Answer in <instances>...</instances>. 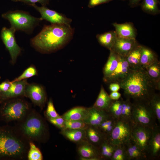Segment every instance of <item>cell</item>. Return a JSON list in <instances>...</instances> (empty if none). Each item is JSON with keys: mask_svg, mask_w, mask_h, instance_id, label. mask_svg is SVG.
<instances>
[{"mask_svg": "<svg viewBox=\"0 0 160 160\" xmlns=\"http://www.w3.org/2000/svg\"><path fill=\"white\" fill-rule=\"evenodd\" d=\"M74 30L64 24L45 25L41 31L31 39L32 46L39 52L48 53L63 48L72 38Z\"/></svg>", "mask_w": 160, "mask_h": 160, "instance_id": "1", "label": "cell"}, {"mask_svg": "<svg viewBox=\"0 0 160 160\" xmlns=\"http://www.w3.org/2000/svg\"><path fill=\"white\" fill-rule=\"evenodd\" d=\"M119 84L126 98L148 103L156 90L146 69L142 67L133 69Z\"/></svg>", "mask_w": 160, "mask_h": 160, "instance_id": "2", "label": "cell"}, {"mask_svg": "<svg viewBox=\"0 0 160 160\" xmlns=\"http://www.w3.org/2000/svg\"><path fill=\"white\" fill-rule=\"evenodd\" d=\"M2 17L9 22L11 27L15 31H21L29 34L43 20L41 17H34L27 12L19 10L7 12Z\"/></svg>", "mask_w": 160, "mask_h": 160, "instance_id": "3", "label": "cell"}, {"mask_svg": "<svg viewBox=\"0 0 160 160\" xmlns=\"http://www.w3.org/2000/svg\"><path fill=\"white\" fill-rule=\"evenodd\" d=\"M24 148L20 139L5 128L0 127V159L20 156Z\"/></svg>", "mask_w": 160, "mask_h": 160, "instance_id": "4", "label": "cell"}, {"mask_svg": "<svg viewBox=\"0 0 160 160\" xmlns=\"http://www.w3.org/2000/svg\"><path fill=\"white\" fill-rule=\"evenodd\" d=\"M156 120V117L148 103L133 101L132 120L134 124L153 128L157 124Z\"/></svg>", "mask_w": 160, "mask_h": 160, "instance_id": "5", "label": "cell"}, {"mask_svg": "<svg viewBox=\"0 0 160 160\" xmlns=\"http://www.w3.org/2000/svg\"><path fill=\"white\" fill-rule=\"evenodd\" d=\"M29 109L28 103L23 99H16L5 102L0 108V114L5 121L21 119Z\"/></svg>", "mask_w": 160, "mask_h": 160, "instance_id": "6", "label": "cell"}, {"mask_svg": "<svg viewBox=\"0 0 160 160\" xmlns=\"http://www.w3.org/2000/svg\"><path fill=\"white\" fill-rule=\"evenodd\" d=\"M133 124L131 121L118 120L108 139L115 145H124L130 139Z\"/></svg>", "mask_w": 160, "mask_h": 160, "instance_id": "7", "label": "cell"}, {"mask_svg": "<svg viewBox=\"0 0 160 160\" xmlns=\"http://www.w3.org/2000/svg\"><path fill=\"white\" fill-rule=\"evenodd\" d=\"M153 128L134 123L132 128L131 139L146 156L148 144Z\"/></svg>", "mask_w": 160, "mask_h": 160, "instance_id": "8", "label": "cell"}, {"mask_svg": "<svg viewBox=\"0 0 160 160\" xmlns=\"http://www.w3.org/2000/svg\"><path fill=\"white\" fill-rule=\"evenodd\" d=\"M15 31L10 27H3L1 31V37L6 49L9 51L13 64L16 62L21 49L17 44L15 36Z\"/></svg>", "mask_w": 160, "mask_h": 160, "instance_id": "9", "label": "cell"}, {"mask_svg": "<svg viewBox=\"0 0 160 160\" xmlns=\"http://www.w3.org/2000/svg\"><path fill=\"white\" fill-rule=\"evenodd\" d=\"M23 132L28 137L37 139L44 133L45 127L41 119L34 115L29 116L22 126Z\"/></svg>", "mask_w": 160, "mask_h": 160, "instance_id": "10", "label": "cell"}, {"mask_svg": "<svg viewBox=\"0 0 160 160\" xmlns=\"http://www.w3.org/2000/svg\"><path fill=\"white\" fill-rule=\"evenodd\" d=\"M33 7L41 15L42 19L46 20L52 24H64L71 25L72 20L63 14L50 9L46 6L38 7L35 4L30 5Z\"/></svg>", "mask_w": 160, "mask_h": 160, "instance_id": "11", "label": "cell"}, {"mask_svg": "<svg viewBox=\"0 0 160 160\" xmlns=\"http://www.w3.org/2000/svg\"><path fill=\"white\" fill-rule=\"evenodd\" d=\"M133 69L127 62L126 57L120 56L115 69L109 76L103 80L106 83H116L119 84L128 76Z\"/></svg>", "mask_w": 160, "mask_h": 160, "instance_id": "12", "label": "cell"}, {"mask_svg": "<svg viewBox=\"0 0 160 160\" xmlns=\"http://www.w3.org/2000/svg\"><path fill=\"white\" fill-rule=\"evenodd\" d=\"M24 95L29 98L36 105L42 107L45 103L46 95L41 85L36 83H28L25 87Z\"/></svg>", "mask_w": 160, "mask_h": 160, "instance_id": "13", "label": "cell"}, {"mask_svg": "<svg viewBox=\"0 0 160 160\" xmlns=\"http://www.w3.org/2000/svg\"><path fill=\"white\" fill-rule=\"evenodd\" d=\"M160 129L157 124L152 129V133L147 145V156L148 159L155 160L160 157Z\"/></svg>", "mask_w": 160, "mask_h": 160, "instance_id": "14", "label": "cell"}, {"mask_svg": "<svg viewBox=\"0 0 160 160\" xmlns=\"http://www.w3.org/2000/svg\"><path fill=\"white\" fill-rule=\"evenodd\" d=\"M137 44L135 39L118 37L110 50L112 51L120 56L126 57Z\"/></svg>", "mask_w": 160, "mask_h": 160, "instance_id": "15", "label": "cell"}, {"mask_svg": "<svg viewBox=\"0 0 160 160\" xmlns=\"http://www.w3.org/2000/svg\"><path fill=\"white\" fill-rule=\"evenodd\" d=\"M11 82V86L7 91L0 93L2 101L24 95L25 88L28 83L26 79Z\"/></svg>", "mask_w": 160, "mask_h": 160, "instance_id": "16", "label": "cell"}, {"mask_svg": "<svg viewBox=\"0 0 160 160\" xmlns=\"http://www.w3.org/2000/svg\"><path fill=\"white\" fill-rule=\"evenodd\" d=\"M81 142L78 147V151L82 159L91 160L101 159L98 148L89 142Z\"/></svg>", "mask_w": 160, "mask_h": 160, "instance_id": "17", "label": "cell"}, {"mask_svg": "<svg viewBox=\"0 0 160 160\" xmlns=\"http://www.w3.org/2000/svg\"><path fill=\"white\" fill-rule=\"evenodd\" d=\"M85 130L86 137L89 142L97 148L108 139L106 135L98 127L89 126Z\"/></svg>", "mask_w": 160, "mask_h": 160, "instance_id": "18", "label": "cell"}, {"mask_svg": "<svg viewBox=\"0 0 160 160\" xmlns=\"http://www.w3.org/2000/svg\"><path fill=\"white\" fill-rule=\"evenodd\" d=\"M89 115V108L78 107L68 111L62 117L65 120H82L85 121Z\"/></svg>", "mask_w": 160, "mask_h": 160, "instance_id": "19", "label": "cell"}, {"mask_svg": "<svg viewBox=\"0 0 160 160\" xmlns=\"http://www.w3.org/2000/svg\"><path fill=\"white\" fill-rule=\"evenodd\" d=\"M113 25L118 37L128 39H135L136 32L133 25L130 23L118 24L114 23Z\"/></svg>", "mask_w": 160, "mask_h": 160, "instance_id": "20", "label": "cell"}, {"mask_svg": "<svg viewBox=\"0 0 160 160\" xmlns=\"http://www.w3.org/2000/svg\"><path fill=\"white\" fill-rule=\"evenodd\" d=\"M124 145L126 150L128 160L148 159L146 155L131 138Z\"/></svg>", "mask_w": 160, "mask_h": 160, "instance_id": "21", "label": "cell"}, {"mask_svg": "<svg viewBox=\"0 0 160 160\" xmlns=\"http://www.w3.org/2000/svg\"><path fill=\"white\" fill-rule=\"evenodd\" d=\"M89 115L85 121L89 125L98 127L107 118L108 113L99 110L93 107L89 108Z\"/></svg>", "mask_w": 160, "mask_h": 160, "instance_id": "22", "label": "cell"}, {"mask_svg": "<svg viewBox=\"0 0 160 160\" xmlns=\"http://www.w3.org/2000/svg\"><path fill=\"white\" fill-rule=\"evenodd\" d=\"M113 101L102 86L98 96L93 107L99 110L107 113Z\"/></svg>", "mask_w": 160, "mask_h": 160, "instance_id": "23", "label": "cell"}, {"mask_svg": "<svg viewBox=\"0 0 160 160\" xmlns=\"http://www.w3.org/2000/svg\"><path fill=\"white\" fill-rule=\"evenodd\" d=\"M103 70V79L109 76L117 67L120 56L111 50Z\"/></svg>", "mask_w": 160, "mask_h": 160, "instance_id": "24", "label": "cell"}, {"mask_svg": "<svg viewBox=\"0 0 160 160\" xmlns=\"http://www.w3.org/2000/svg\"><path fill=\"white\" fill-rule=\"evenodd\" d=\"M96 37L98 42L102 46L110 50L118 36L115 31H111L98 34Z\"/></svg>", "mask_w": 160, "mask_h": 160, "instance_id": "25", "label": "cell"}, {"mask_svg": "<svg viewBox=\"0 0 160 160\" xmlns=\"http://www.w3.org/2000/svg\"><path fill=\"white\" fill-rule=\"evenodd\" d=\"M142 47L137 44L126 57L127 62L133 69L141 67L140 60Z\"/></svg>", "mask_w": 160, "mask_h": 160, "instance_id": "26", "label": "cell"}, {"mask_svg": "<svg viewBox=\"0 0 160 160\" xmlns=\"http://www.w3.org/2000/svg\"><path fill=\"white\" fill-rule=\"evenodd\" d=\"M158 60L156 55L152 50L143 46L140 60L142 67L145 68Z\"/></svg>", "mask_w": 160, "mask_h": 160, "instance_id": "27", "label": "cell"}, {"mask_svg": "<svg viewBox=\"0 0 160 160\" xmlns=\"http://www.w3.org/2000/svg\"><path fill=\"white\" fill-rule=\"evenodd\" d=\"M61 133L71 141L79 142L86 137L85 130L66 128L62 129Z\"/></svg>", "mask_w": 160, "mask_h": 160, "instance_id": "28", "label": "cell"}, {"mask_svg": "<svg viewBox=\"0 0 160 160\" xmlns=\"http://www.w3.org/2000/svg\"><path fill=\"white\" fill-rule=\"evenodd\" d=\"M158 60L145 68L153 82L156 90L160 89V64Z\"/></svg>", "mask_w": 160, "mask_h": 160, "instance_id": "29", "label": "cell"}, {"mask_svg": "<svg viewBox=\"0 0 160 160\" xmlns=\"http://www.w3.org/2000/svg\"><path fill=\"white\" fill-rule=\"evenodd\" d=\"M123 99L112 101L107 113L118 120L120 119L121 116Z\"/></svg>", "mask_w": 160, "mask_h": 160, "instance_id": "30", "label": "cell"}, {"mask_svg": "<svg viewBox=\"0 0 160 160\" xmlns=\"http://www.w3.org/2000/svg\"><path fill=\"white\" fill-rule=\"evenodd\" d=\"M158 0H143L141 7L145 12L152 15L159 13Z\"/></svg>", "mask_w": 160, "mask_h": 160, "instance_id": "31", "label": "cell"}, {"mask_svg": "<svg viewBox=\"0 0 160 160\" xmlns=\"http://www.w3.org/2000/svg\"><path fill=\"white\" fill-rule=\"evenodd\" d=\"M132 103L129 98L123 100L121 118L120 119L132 122Z\"/></svg>", "mask_w": 160, "mask_h": 160, "instance_id": "32", "label": "cell"}, {"mask_svg": "<svg viewBox=\"0 0 160 160\" xmlns=\"http://www.w3.org/2000/svg\"><path fill=\"white\" fill-rule=\"evenodd\" d=\"M150 106L159 123L160 122V96L155 93L151 99Z\"/></svg>", "mask_w": 160, "mask_h": 160, "instance_id": "33", "label": "cell"}, {"mask_svg": "<svg viewBox=\"0 0 160 160\" xmlns=\"http://www.w3.org/2000/svg\"><path fill=\"white\" fill-rule=\"evenodd\" d=\"M64 129H71L86 130L89 125L85 121L82 120H65Z\"/></svg>", "mask_w": 160, "mask_h": 160, "instance_id": "34", "label": "cell"}, {"mask_svg": "<svg viewBox=\"0 0 160 160\" xmlns=\"http://www.w3.org/2000/svg\"><path fill=\"white\" fill-rule=\"evenodd\" d=\"M111 160H128L126 150L124 145H116Z\"/></svg>", "mask_w": 160, "mask_h": 160, "instance_id": "35", "label": "cell"}, {"mask_svg": "<svg viewBox=\"0 0 160 160\" xmlns=\"http://www.w3.org/2000/svg\"><path fill=\"white\" fill-rule=\"evenodd\" d=\"M30 149L28 158L29 160H41L43 159L42 154L40 150L32 143H30Z\"/></svg>", "mask_w": 160, "mask_h": 160, "instance_id": "36", "label": "cell"}, {"mask_svg": "<svg viewBox=\"0 0 160 160\" xmlns=\"http://www.w3.org/2000/svg\"><path fill=\"white\" fill-rule=\"evenodd\" d=\"M37 74V71L36 68L34 66H31L25 70L21 75L11 82H13L26 79L36 75Z\"/></svg>", "mask_w": 160, "mask_h": 160, "instance_id": "37", "label": "cell"}, {"mask_svg": "<svg viewBox=\"0 0 160 160\" xmlns=\"http://www.w3.org/2000/svg\"><path fill=\"white\" fill-rule=\"evenodd\" d=\"M46 114L49 119H54L60 116L56 111L51 100L48 103Z\"/></svg>", "mask_w": 160, "mask_h": 160, "instance_id": "38", "label": "cell"}, {"mask_svg": "<svg viewBox=\"0 0 160 160\" xmlns=\"http://www.w3.org/2000/svg\"><path fill=\"white\" fill-rule=\"evenodd\" d=\"M49 121L53 124L59 128L63 129L65 127V120L60 116L54 119H49Z\"/></svg>", "mask_w": 160, "mask_h": 160, "instance_id": "39", "label": "cell"}, {"mask_svg": "<svg viewBox=\"0 0 160 160\" xmlns=\"http://www.w3.org/2000/svg\"><path fill=\"white\" fill-rule=\"evenodd\" d=\"M13 2H21L27 4L29 5L35 4L36 3L40 4L42 6H46L49 2V0H11Z\"/></svg>", "mask_w": 160, "mask_h": 160, "instance_id": "40", "label": "cell"}, {"mask_svg": "<svg viewBox=\"0 0 160 160\" xmlns=\"http://www.w3.org/2000/svg\"><path fill=\"white\" fill-rule=\"evenodd\" d=\"M11 84V81L9 80H6L0 84V93L7 91L10 87Z\"/></svg>", "mask_w": 160, "mask_h": 160, "instance_id": "41", "label": "cell"}, {"mask_svg": "<svg viewBox=\"0 0 160 160\" xmlns=\"http://www.w3.org/2000/svg\"><path fill=\"white\" fill-rule=\"evenodd\" d=\"M112 0H89L88 4L89 7H92L99 4L108 2Z\"/></svg>", "mask_w": 160, "mask_h": 160, "instance_id": "42", "label": "cell"}, {"mask_svg": "<svg viewBox=\"0 0 160 160\" xmlns=\"http://www.w3.org/2000/svg\"><path fill=\"white\" fill-rule=\"evenodd\" d=\"M109 89L112 92H117L120 88L119 84L116 83L110 84Z\"/></svg>", "mask_w": 160, "mask_h": 160, "instance_id": "43", "label": "cell"}, {"mask_svg": "<svg viewBox=\"0 0 160 160\" xmlns=\"http://www.w3.org/2000/svg\"><path fill=\"white\" fill-rule=\"evenodd\" d=\"M111 99L114 100H118L121 97V94L117 92H112L109 95Z\"/></svg>", "mask_w": 160, "mask_h": 160, "instance_id": "44", "label": "cell"}, {"mask_svg": "<svg viewBox=\"0 0 160 160\" xmlns=\"http://www.w3.org/2000/svg\"><path fill=\"white\" fill-rule=\"evenodd\" d=\"M141 0H129V4L132 7H135L138 4Z\"/></svg>", "mask_w": 160, "mask_h": 160, "instance_id": "45", "label": "cell"}, {"mask_svg": "<svg viewBox=\"0 0 160 160\" xmlns=\"http://www.w3.org/2000/svg\"><path fill=\"white\" fill-rule=\"evenodd\" d=\"M2 101L1 98V95H0V103H1V102Z\"/></svg>", "mask_w": 160, "mask_h": 160, "instance_id": "46", "label": "cell"}]
</instances>
